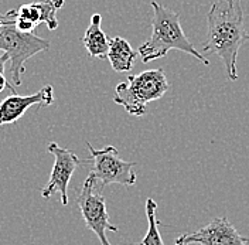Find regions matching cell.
Segmentation results:
<instances>
[{"label": "cell", "instance_id": "obj_7", "mask_svg": "<svg viewBox=\"0 0 249 245\" xmlns=\"http://www.w3.org/2000/svg\"><path fill=\"white\" fill-rule=\"evenodd\" d=\"M47 151L54 156V166L51 170L50 179L47 184L41 188V196L50 199L53 194L60 193L62 206L68 204V184L79 166L88 163L87 160H81L77 154L67 148H60L55 142L48 143Z\"/></svg>", "mask_w": 249, "mask_h": 245}, {"label": "cell", "instance_id": "obj_13", "mask_svg": "<svg viewBox=\"0 0 249 245\" xmlns=\"http://www.w3.org/2000/svg\"><path fill=\"white\" fill-rule=\"evenodd\" d=\"M36 7L38 9L41 23H46L48 30H55L58 27L57 12L65 4V0H43L34 1Z\"/></svg>", "mask_w": 249, "mask_h": 245}, {"label": "cell", "instance_id": "obj_11", "mask_svg": "<svg viewBox=\"0 0 249 245\" xmlns=\"http://www.w3.org/2000/svg\"><path fill=\"white\" fill-rule=\"evenodd\" d=\"M139 53H136L127 40L122 37H113L109 41L108 58L110 67L116 73H127L133 68L135 60L138 58Z\"/></svg>", "mask_w": 249, "mask_h": 245}, {"label": "cell", "instance_id": "obj_10", "mask_svg": "<svg viewBox=\"0 0 249 245\" xmlns=\"http://www.w3.org/2000/svg\"><path fill=\"white\" fill-rule=\"evenodd\" d=\"M101 23H102V16L98 13L92 15L91 23L87 27L85 34L82 37V43H84L85 50L93 58H108L110 40L102 30Z\"/></svg>", "mask_w": 249, "mask_h": 245}, {"label": "cell", "instance_id": "obj_9", "mask_svg": "<svg viewBox=\"0 0 249 245\" xmlns=\"http://www.w3.org/2000/svg\"><path fill=\"white\" fill-rule=\"evenodd\" d=\"M54 102V88L53 85H46L40 91L34 92L31 95H16L4 98L0 102V126L9 125L18 121L29 108L38 105V107H48Z\"/></svg>", "mask_w": 249, "mask_h": 245}, {"label": "cell", "instance_id": "obj_1", "mask_svg": "<svg viewBox=\"0 0 249 245\" xmlns=\"http://www.w3.org/2000/svg\"><path fill=\"white\" fill-rule=\"evenodd\" d=\"M248 40L241 0H218L213 3L207 15V37L202 53L217 54L222 60L230 81L238 79V53Z\"/></svg>", "mask_w": 249, "mask_h": 245}, {"label": "cell", "instance_id": "obj_14", "mask_svg": "<svg viewBox=\"0 0 249 245\" xmlns=\"http://www.w3.org/2000/svg\"><path fill=\"white\" fill-rule=\"evenodd\" d=\"M6 88H9L12 94H16L15 87H10V84L7 82V79H6V77H4L3 74H0V92L4 91Z\"/></svg>", "mask_w": 249, "mask_h": 245}, {"label": "cell", "instance_id": "obj_12", "mask_svg": "<svg viewBox=\"0 0 249 245\" xmlns=\"http://www.w3.org/2000/svg\"><path fill=\"white\" fill-rule=\"evenodd\" d=\"M156 210H157V204L153 199L146 200V217L149 221V228L144 235V238L140 241L139 245H164L163 238L160 235V221L157 220L156 215Z\"/></svg>", "mask_w": 249, "mask_h": 245}, {"label": "cell", "instance_id": "obj_2", "mask_svg": "<svg viewBox=\"0 0 249 245\" xmlns=\"http://www.w3.org/2000/svg\"><path fill=\"white\" fill-rule=\"evenodd\" d=\"M153 17H152V36L147 41L139 47L138 53L144 64L163 58L171 50L196 57L198 61L210 65V61L196 50L193 43L187 38L180 24V16L169 7L161 6L157 1H152Z\"/></svg>", "mask_w": 249, "mask_h": 245}, {"label": "cell", "instance_id": "obj_4", "mask_svg": "<svg viewBox=\"0 0 249 245\" xmlns=\"http://www.w3.org/2000/svg\"><path fill=\"white\" fill-rule=\"evenodd\" d=\"M4 17L6 21L0 26V51L9 56L13 84L15 87H20L21 77L26 73V62L36 54L48 51L50 41L34 33L17 30L15 20H10L6 15Z\"/></svg>", "mask_w": 249, "mask_h": 245}, {"label": "cell", "instance_id": "obj_8", "mask_svg": "<svg viewBox=\"0 0 249 245\" xmlns=\"http://www.w3.org/2000/svg\"><path fill=\"white\" fill-rule=\"evenodd\" d=\"M174 245H249V238L242 237L227 217H219L193 234L180 235Z\"/></svg>", "mask_w": 249, "mask_h": 245}, {"label": "cell", "instance_id": "obj_3", "mask_svg": "<svg viewBox=\"0 0 249 245\" xmlns=\"http://www.w3.org/2000/svg\"><path fill=\"white\" fill-rule=\"evenodd\" d=\"M170 84L161 68L147 70L138 75H129L115 88V104L124 108L133 116H143L147 104L160 99L169 91Z\"/></svg>", "mask_w": 249, "mask_h": 245}, {"label": "cell", "instance_id": "obj_15", "mask_svg": "<svg viewBox=\"0 0 249 245\" xmlns=\"http://www.w3.org/2000/svg\"><path fill=\"white\" fill-rule=\"evenodd\" d=\"M7 61H9V56L6 53H1L0 51V74L4 73V65H6Z\"/></svg>", "mask_w": 249, "mask_h": 245}, {"label": "cell", "instance_id": "obj_16", "mask_svg": "<svg viewBox=\"0 0 249 245\" xmlns=\"http://www.w3.org/2000/svg\"><path fill=\"white\" fill-rule=\"evenodd\" d=\"M4 21H6V17H4V15H0V26H1Z\"/></svg>", "mask_w": 249, "mask_h": 245}, {"label": "cell", "instance_id": "obj_6", "mask_svg": "<svg viewBox=\"0 0 249 245\" xmlns=\"http://www.w3.org/2000/svg\"><path fill=\"white\" fill-rule=\"evenodd\" d=\"M77 206L85 221V226L98 237L102 245H110L107 237L108 231L118 232L119 228L109 221L107 200L98 190V183L89 174L82 184L81 193L77 199Z\"/></svg>", "mask_w": 249, "mask_h": 245}, {"label": "cell", "instance_id": "obj_5", "mask_svg": "<svg viewBox=\"0 0 249 245\" xmlns=\"http://www.w3.org/2000/svg\"><path fill=\"white\" fill-rule=\"evenodd\" d=\"M89 149L88 163L92 165L89 174L99 183V188H104L109 184H122L130 187L136 183V173L133 168L135 162H126L121 159L119 152L115 146H107L104 149H93L92 145L87 142Z\"/></svg>", "mask_w": 249, "mask_h": 245}]
</instances>
